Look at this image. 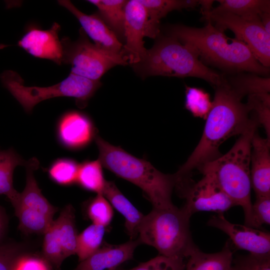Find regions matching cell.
<instances>
[{"instance_id":"obj_1","label":"cell","mask_w":270,"mask_h":270,"mask_svg":"<svg viewBox=\"0 0 270 270\" xmlns=\"http://www.w3.org/2000/svg\"><path fill=\"white\" fill-rule=\"evenodd\" d=\"M214 88L212 107L206 119L201 138L186 162L174 174L176 179L191 178L194 170L220 156L219 147L226 140L241 135L254 124H258L250 116L246 104L242 102V98L227 82Z\"/></svg>"},{"instance_id":"obj_2","label":"cell","mask_w":270,"mask_h":270,"mask_svg":"<svg viewBox=\"0 0 270 270\" xmlns=\"http://www.w3.org/2000/svg\"><path fill=\"white\" fill-rule=\"evenodd\" d=\"M206 20V24L200 28L180 24L168 26L166 35L194 48L202 62L229 72L268 74L270 68L256 59L246 44L228 37L224 30Z\"/></svg>"},{"instance_id":"obj_3","label":"cell","mask_w":270,"mask_h":270,"mask_svg":"<svg viewBox=\"0 0 270 270\" xmlns=\"http://www.w3.org/2000/svg\"><path fill=\"white\" fill-rule=\"evenodd\" d=\"M94 140L102 166L140 188L153 208L174 206L172 200L175 184L174 174L162 172L146 160L134 156L122 148L110 144L98 134Z\"/></svg>"},{"instance_id":"obj_4","label":"cell","mask_w":270,"mask_h":270,"mask_svg":"<svg viewBox=\"0 0 270 270\" xmlns=\"http://www.w3.org/2000/svg\"><path fill=\"white\" fill-rule=\"evenodd\" d=\"M132 66L142 78L154 76L195 77L206 80L214 88L226 82L223 74L200 60L194 48L167 35L160 34L153 46L147 50L144 60Z\"/></svg>"},{"instance_id":"obj_5","label":"cell","mask_w":270,"mask_h":270,"mask_svg":"<svg viewBox=\"0 0 270 270\" xmlns=\"http://www.w3.org/2000/svg\"><path fill=\"white\" fill-rule=\"evenodd\" d=\"M254 124L240 135L224 155L202 166L198 170L212 176L235 206L244 210V225L252 227L250 162L252 140L258 126Z\"/></svg>"},{"instance_id":"obj_6","label":"cell","mask_w":270,"mask_h":270,"mask_svg":"<svg viewBox=\"0 0 270 270\" xmlns=\"http://www.w3.org/2000/svg\"><path fill=\"white\" fill-rule=\"evenodd\" d=\"M190 217L175 206L153 208L144 216L137 239L140 244L155 248L160 255L187 258L198 248L190 229Z\"/></svg>"},{"instance_id":"obj_7","label":"cell","mask_w":270,"mask_h":270,"mask_svg":"<svg viewBox=\"0 0 270 270\" xmlns=\"http://www.w3.org/2000/svg\"><path fill=\"white\" fill-rule=\"evenodd\" d=\"M0 78L4 86L28 113L40 102L60 96L73 98L78 107L84 108L102 86L100 81L71 72L60 82L46 87L25 86L21 76L12 70L4 71Z\"/></svg>"},{"instance_id":"obj_8","label":"cell","mask_w":270,"mask_h":270,"mask_svg":"<svg viewBox=\"0 0 270 270\" xmlns=\"http://www.w3.org/2000/svg\"><path fill=\"white\" fill-rule=\"evenodd\" d=\"M61 42L62 63L71 66V73L85 78L100 81L112 68L128 64L121 54L111 52L91 42L82 28L75 42L67 37L63 38Z\"/></svg>"},{"instance_id":"obj_9","label":"cell","mask_w":270,"mask_h":270,"mask_svg":"<svg viewBox=\"0 0 270 270\" xmlns=\"http://www.w3.org/2000/svg\"><path fill=\"white\" fill-rule=\"evenodd\" d=\"M160 22L152 20L140 0H127L125 6L124 44L121 51L131 66L142 61L147 50L146 36L156 38L160 34Z\"/></svg>"},{"instance_id":"obj_10","label":"cell","mask_w":270,"mask_h":270,"mask_svg":"<svg viewBox=\"0 0 270 270\" xmlns=\"http://www.w3.org/2000/svg\"><path fill=\"white\" fill-rule=\"evenodd\" d=\"M204 18L224 30L228 29L235 38L248 46L256 59L264 66H270V34L265 30L259 16L243 18L230 14H205Z\"/></svg>"},{"instance_id":"obj_11","label":"cell","mask_w":270,"mask_h":270,"mask_svg":"<svg viewBox=\"0 0 270 270\" xmlns=\"http://www.w3.org/2000/svg\"><path fill=\"white\" fill-rule=\"evenodd\" d=\"M202 174V178L196 182L191 178L174 186L178 195L185 200L182 208L190 216L198 212L224 214L236 206L212 176Z\"/></svg>"},{"instance_id":"obj_12","label":"cell","mask_w":270,"mask_h":270,"mask_svg":"<svg viewBox=\"0 0 270 270\" xmlns=\"http://www.w3.org/2000/svg\"><path fill=\"white\" fill-rule=\"evenodd\" d=\"M44 234L42 256L59 270L63 261L76 252L78 234L72 205L64 207Z\"/></svg>"},{"instance_id":"obj_13","label":"cell","mask_w":270,"mask_h":270,"mask_svg":"<svg viewBox=\"0 0 270 270\" xmlns=\"http://www.w3.org/2000/svg\"><path fill=\"white\" fill-rule=\"evenodd\" d=\"M208 225L222 231L230 238L236 249L255 255L270 254V234L246 225L230 222L222 214L212 216Z\"/></svg>"},{"instance_id":"obj_14","label":"cell","mask_w":270,"mask_h":270,"mask_svg":"<svg viewBox=\"0 0 270 270\" xmlns=\"http://www.w3.org/2000/svg\"><path fill=\"white\" fill-rule=\"evenodd\" d=\"M98 130L90 118L78 110H70L59 119L56 135L62 146L72 150H82L95 139Z\"/></svg>"},{"instance_id":"obj_15","label":"cell","mask_w":270,"mask_h":270,"mask_svg":"<svg viewBox=\"0 0 270 270\" xmlns=\"http://www.w3.org/2000/svg\"><path fill=\"white\" fill-rule=\"evenodd\" d=\"M60 30L57 22H54L46 30L30 26L18 45L34 57L48 59L60 65L62 63L63 48L58 36Z\"/></svg>"},{"instance_id":"obj_16","label":"cell","mask_w":270,"mask_h":270,"mask_svg":"<svg viewBox=\"0 0 270 270\" xmlns=\"http://www.w3.org/2000/svg\"><path fill=\"white\" fill-rule=\"evenodd\" d=\"M58 3L76 18L82 26L81 28L94 44L111 52L121 54L122 44L107 26L98 12L92 14L84 13L70 0H58Z\"/></svg>"},{"instance_id":"obj_17","label":"cell","mask_w":270,"mask_h":270,"mask_svg":"<svg viewBox=\"0 0 270 270\" xmlns=\"http://www.w3.org/2000/svg\"><path fill=\"white\" fill-rule=\"evenodd\" d=\"M140 244L138 239L119 244H103L94 254L80 262L74 270H118L122 264L132 258Z\"/></svg>"},{"instance_id":"obj_18","label":"cell","mask_w":270,"mask_h":270,"mask_svg":"<svg viewBox=\"0 0 270 270\" xmlns=\"http://www.w3.org/2000/svg\"><path fill=\"white\" fill-rule=\"evenodd\" d=\"M270 139L256 132L252 140L250 162L251 186L256 196H270Z\"/></svg>"},{"instance_id":"obj_19","label":"cell","mask_w":270,"mask_h":270,"mask_svg":"<svg viewBox=\"0 0 270 270\" xmlns=\"http://www.w3.org/2000/svg\"><path fill=\"white\" fill-rule=\"evenodd\" d=\"M38 161L35 158L27 161L25 166L26 170V185L22 192H20L18 201L13 206L20 204L53 220L58 208L48 202L38 188L34 174V171L38 169Z\"/></svg>"},{"instance_id":"obj_20","label":"cell","mask_w":270,"mask_h":270,"mask_svg":"<svg viewBox=\"0 0 270 270\" xmlns=\"http://www.w3.org/2000/svg\"><path fill=\"white\" fill-rule=\"evenodd\" d=\"M102 194L124 218V226L131 240H136L144 215L138 210L112 181L106 180Z\"/></svg>"},{"instance_id":"obj_21","label":"cell","mask_w":270,"mask_h":270,"mask_svg":"<svg viewBox=\"0 0 270 270\" xmlns=\"http://www.w3.org/2000/svg\"><path fill=\"white\" fill-rule=\"evenodd\" d=\"M186 259L184 270H232L233 251L230 241L215 253H205L198 248Z\"/></svg>"},{"instance_id":"obj_22","label":"cell","mask_w":270,"mask_h":270,"mask_svg":"<svg viewBox=\"0 0 270 270\" xmlns=\"http://www.w3.org/2000/svg\"><path fill=\"white\" fill-rule=\"evenodd\" d=\"M98 13L118 40L124 42L126 0H89Z\"/></svg>"},{"instance_id":"obj_23","label":"cell","mask_w":270,"mask_h":270,"mask_svg":"<svg viewBox=\"0 0 270 270\" xmlns=\"http://www.w3.org/2000/svg\"><path fill=\"white\" fill-rule=\"evenodd\" d=\"M26 162L12 148L0 150V194L6 196L12 206L20 196L13 186L14 172L17 166H25Z\"/></svg>"},{"instance_id":"obj_24","label":"cell","mask_w":270,"mask_h":270,"mask_svg":"<svg viewBox=\"0 0 270 270\" xmlns=\"http://www.w3.org/2000/svg\"><path fill=\"white\" fill-rule=\"evenodd\" d=\"M216 8L205 14H230L243 18H252L264 12L270 13L268 0H218Z\"/></svg>"},{"instance_id":"obj_25","label":"cell","mask_w":270,"mask_h":270,"mask_svg":"<svg viewBox=\"0 0 270 270\" xmlns=\"http://www.w3.org/2000/svg\"><path fill=\"white\" fill-rule=\"evenodd\" d=\"M226 79L230 86L242 98L246 95L270 94L269 78L261 77L252 73L240 74Z\"/></svg>"},{"instance_id":"obj_26","label":"cell","mask_w":270,"mask_h":270,"mask_svg":"<svg viewBox=\"0 0 270 270\" xmlns=\"http://www.w3.org/2000/svg\"><path fill=\"white\" fill-rule=\"evenodd\" d=\"M102 166L99 159L82 162L80 164L76 184L86 190L102 194L106 181Z\"/></svg>"},{"instance_id":"obj_27","label":"cell","mask_w":270,"mask_h":270,"mask_svg":"<svg viewBox=\"0 0 270 270\" xmlns=\"http://www.w3.org/2000/svg\"><path fill=\"white\" fill-rule=\"evenodd\" d=\"M106 228L92 224L78 236L76 254L80 262L84 260L102 245Z\"/></svg>"},{"instance_id":"obj_28","label":"cell","mask_w":270,"mask_h":270,"mask_svg":"<svg viewBox=\"0 0 270 270\" xmlns=\"http://www.w3.org/2000/svg\"><path fill=\"white\" fill-rule=\"evenodd\" d=\"M19 220L18 228L26 234H44L52 221L44 214L18 204L14 207Z\"/></svg>"},{"instance_id":"obj_29","label":"cell","mask_w":270,"mask_h":270,"mask_svg":"<svg viewBox=\"0 0 270 270\" xmlns=\"http://www.w3.org/2000/svg\"><path fill=\"white\" fill-rule=\"evenodd\" d=\"M152 20L160 22V20L174 10L194 8L199 5L197 0H140Z\"/></svg>"},{"instance_id":"obj_30","label":"cell","mask_w":270,"mask_h":270,"mask_svg":"<svg viewBox=\"0 0 270 270\" xmlns=\"http://www.w3.org/2000/svg\"><path fill=\"white\" fill-rule=\"evenodd\" d=\"M80 164L70 158H60L55 160L49 167L48 172L50 178L55 183L69 186L76 182Z\"/></svg>"},{"instance_id":"obj_31","label":"cell","mask_w":270,"mask_h":270,"mask_svg":"<svg viewBox=\"0 0 270 270\" xmlns=\"http://www.w3.org/2000/svg\"><path fill=\"white\" fill-rule=\"evenodd\" d=\"M185 94L186 108L194 116L206 119L212 104L209 94L201 88L186 86Z\"/></svg>"},{"instance_id":"obj_32","label":"cell","mask_w":270,"mask_h":270,"mask_svg":"<svg viewBox=\"0 0 270 270\" xmlns=\"http://www.w3.org/2000/svg\"><path fill=\"white\" fill-rule=\"evenodd\" d=\"M86 214L92 224L107 228L112 220L114 210L110 202L102 194H96L88 202Z\"/></svg>"},{"instance_id":"obj_33","label":"cell","mask_w":270,"mask_h":270,"mask_svg":"<svg viewBox=\"0 0 270 270\" xmlns=\"http://www.w3.org/2000/svg\"><path fill=\"white\" fill-rule=\"evenodd\" d=\"M246 104L250 114L256 120L258 125L263 126L267 138L270 139V95L248 96Z\"/></svg>"},{"instance_id":"obj_34","label":"cell","mask_w":270,"mask_h":270,"mask_svg":"<svg viewBox=\"0 0 270 270\" xmlns=\"http://www.w3.org/2000/svg\"><path fill=\"white\" fill-rule=\"evenodd\" d=\"M185 265L184 258L160 254L128 270H184Z\"/></svg>"},{"instance_id":"obj_35","label":"cell","mask_w":270,"mask_h":270,"mask_svg":"<svg viewBox=\"0 0 270 270\" xmlns=\"http://www.w3.org/2000/svg\"><path fill=\"white\" fill-rule=\"evenodd\" d=\"M232 270H270V254L238 256L233 258Z\"/></svg>"},{"instance_id":"obj_36","label":"cell","mask_w":270,"mask_h":270,"mask_svg":"<svg viewBox=\"0 0 270 270\" xmlns=\"http://www.w3.org/2000/svg\"><path fill=\"white\" fill-rule=\"evenodd\" d=\"M11 270H52V266L42 256L20 253Z\"/></svg>"},{"instance_id":"obj_37","label":"cell","mask_w":270,"mask_h":270,"mask_svg":"<svg viewBox=\"0 0 270 270\" xmlns=\"http://www.w3.org/2000/svg\"><path fill=\"white\" fill-rule=\"evenodd\" d=\"M270 224V196H256L252 206V228L260 229Z\"/></svg>"},{"instance_id":"obj_38","label":"cell","mask_w":270,"mask_h":270,"mask_svg":"<svg viewBox=\"0 0 270 270\" xmlns=\"http://www.w3.org/2000/svg\"><path fill=\"white\" fill-rule=\"evenodd\" d=\"M19 254L14 246H0V270H11L14 260Z\"/></svg>"},{"instance_id":"obj_39","label":"cell","mask_w":270,"mask_h":270,"mask_svg":"<svg viewBox=\"0 0 270 270\" xmlns=\"http://www.w3.org/2000/svg\"><path fill=\"white\" fill-rule=\"evenodd\" d=\"M6 224L7 219L6 214L0 206V242L4 235Z\"/></svg>"},{"instance_id":"obj_40","label":"cell","mask_w":270,"mask_h":270,"mask_svg":"<svg viewBox=\"0 0 270 270\" xmlns=\"http://www.w3.org/2000/svg\"><path fill=\"white\" fill-rule=\"evenodd\" d=\"M259 16L265 30L270 34V13H262Z\"/></svg>"},{"instance_id":"obj_41","label":"cell","mask_w":270,"mask_h":270,"mask_svg":"<svg viewBox=\"0 0 270 270\" xmlns=\"http://www.w3.org/2000/svg\"><path fill=\"white\" fill-rule=\"evenodd\" d=\"M214 1L211 0H199V4L201 6V12L202 14L210 12L212 9V4Z\"/></svg>"},{"instance_id":"obj_42","label":"cell","mask_w":270,"mask_h":270,"mask_svg":"<svg viewBox=\"0 0 270 270\" xmlns=\"http://www.w3.org/2000/svg\"><path fill=\"white\" fill-rule=\"evenodd\" d=\"M118 270H119V269H118Z\"/></svg>"}]
</instances>
